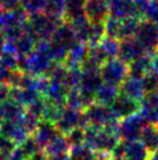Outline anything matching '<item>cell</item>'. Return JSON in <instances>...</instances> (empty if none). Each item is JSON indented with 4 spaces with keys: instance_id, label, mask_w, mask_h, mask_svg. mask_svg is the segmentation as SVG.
I'll use <instances>...</instances> for the list:
<instances>
[{
    "instance_id": "obj_26",
    "label": "cell",
    "mask_w": 158,
    "mask_h": 160,
    "mask_svg": "<svg viewBox=\"0 0 158 160\" xmlns=\"http://www.w3.org/2000/svg\"><path fill=\"white\" fill-rule=\"evenodd\" d=\"M105 36H106L105 22L91 21V26H90V31H88V39H87L88 47H94V46L99 45V42Z\"/></svg>"
},
{
    "instance_id": "obj_52",
    "label": "cell",
    "mask_w": 158,
    "mask_h": 160,
    "mask_svg": "<svg viewBox=\"0 0 158 160\" xmlns=\"http://www.w3.org/2000/svg\"><path fill=\"white\" fill-rule=\"evenodd\" d=\"M110 160H128V159H126L124 157H118V158H112Z\"/></svg>"
},
{
    "instance_id": "obj_31",
    "label": "cell",
    "mask_w": 158,
    "mask_h": 160,
    "mask_svg": "<svg viewBox=\"0 0 158 160\" xmlns=\"http://www.w3.org/2000/svg\"><path fill=\"white\" fill-rule=\"evenodd\" d=\"M66 2V21H72L75 19L85 15L84 4L85 0H65Z\"/></svg>"
},
{
    "instance_id": "obj_24",
    "label": "cell",
    "mask_w": 158,
    "mask_h": 160,
    "mask_svg": "<svg viewBox=\"0 0 158 160\" xmlns=\"http://www.w3.org/2000/svg\"><path fill=\"white\" fill-rule=\"evenodd\" d=\"M36 39L29 33H23L18 40L15 41V50L19 56H27L35 49Z\"/></svg>"
},
{
    "instance_id": "obj_20",
    "label": "cell",
    "mask_w": 158,
    "mask_h": 160,
    "mask_svg": "<svg viewBox=\"0 0 158 160\" xmlns=\"http://www.w3.org/2000/svg\"><path fill=\"white\" fill-rule=\"evenodd\" d=\"M69 90H70V88L66 84H64V83L50 80L49 89L44 97L49 99V101H53V102L61 103V104L66 105V96H67Z\"/></svg>"
},
{
    "instance_id": "obj_23",
    "label": "cell",
    "mask_w": 158,
    "mask_h": 160,
    "mask_svg": "<svg viewBox=\"0 0 158 160\" xmlns=\"http://www.w3.org/2000/svg\"><path fill=\"white\" fill-rule=\"evenodd\" d=\"M0 107L2 110L5 119L8 120H19L26 112V108L16 103L15 101L7 98L2 103H0Z\"/></svg>"
},
{
    "instance_id": "obj_37",
    "label": "cell",
    "mask_w": 158,
    "mask_h": 160,
    "mask_svg": "<svg viewBox=\"0 0 158 160\" xmlns=\"http://www.w3.org/2000/svg\"><path fill=\"white\" fill-rule=\"evenodd\" d=\"M19 146L22 148V151L25 152V154L27 156V158L29 159L33 154H35L36 152L40 151L42 147L39 145V142H36V139L33 136H29V137L27 138V139H25L23 142L19 145Z\"/></svg>"
},
{
    "instance_id": "obj_1",
    "label": "cell",
    "mask_w": 158,
    "mask_h": 160,
    "mask_svg": "<svg viewBox=\"0 0 158 160\" xmlns=\"http://www.w3.org/2000/svg\"><path fill=\"white\" fill-rule=\"evenodd\" d=\"M53 63L55 62L47 54L34 49L29 55L19 58V70L37 77L47 75Z\"/></svg>"
},
{
    "instance_id": "obj_7",
    "label": "cell",
    "mask_w": 158,
    "mask_h": 160,
    "mask_svg": "<svg viewBox=\"0 0 158 160\" xmlns=\"http://www.w3.org/2000/svg\"><path fill=\"white\" fill-rule=\"evenodd\" d=\"M143 54H146V52L135 36L120 40V49H118V58L124 63L129 64L132 61L140 58Z\"/></svg>"
},
{
    "instance_id": "obj_17",
    "label": "cell",
    "mask_w": 158,
    "mask_h": 160,
    "mask_svg": "<svg viewBox=\"0 0 158 160\" xmlns=\"http://www.w3.org/2000/svg\"><path fill=\"white\" fill-rule=\"evenodd\" d=\"M129 67V76L142 78L145 74L152 70V60L150 54H143L140 58H135L134 61L128 64Z\"/></svg>"
},
{
    "instance_id": "obj_12",
    "label": "cell",
    "mask_w": 158,
    "mask_h": 160,
    "mask_svg": "<svg viewBox=\"0 0 158 160\" xmlns=\"http://www.w3.org/2000/svg\"><path fill=\"white\" fill-rule=\"evenodd\" d=\"M107 4H108L110 17H114L120 20H123L129 17L138 18L134 0H107Z\"/></svg>"
},
{
    "instance_id": "obj_25",
    "label": "cell",
    "mask_w": 158,
    "mask_h": 160,
    "mask_svg": "<svg viewBox=\"0 0 158 160\" xmlns=\"http://www.w3.org/2000/svg\"><path fill=\"white\" fill-rule=\"evenodd\" d=\"M47 99V98H45ZM66 105L64 104H61V103H56L53 102V101H49L47 99V104H45V110H44L43 117L42 119L47 120V122H50L53 124H56L59 118H61L62 113L64 111Z\"/></svg>"
},
{
    "instance_id": "obj_44",
    "label": "cell",
    "mask_w": 158,
    "mask_h": 160,
    "mask_svg": "<svg viewBox=\"0 0 158 160\" xmlns=\"http://www.w3.org/2000/svg\"><path fill=\"white\" fill-rule=\"evenodd\" d=\"M21 4V0H0V7L4 11H9L19 7Z\"/></svg>"
},
{
    "instance_id": "obj_40",
    "label": "cell",
    "mask_w": 158,
    "mask_h": 160,
    "mask_svg": "<svg viewBox=\"0 0 158 160\" xmlns=\"http://www.w3.org/2000/svg\"><path fill=\"white\" fill-rule=\"evenodd\" d=\"M67 138V142L72 146H77V145H81L85 142V130L80 129V128H76L72 131H70L67 134H65Z\"/></svg>"
},
{
    "instance_id": "obj_48",
    "label": "cell",
    "mask_w": 158,
    "mask_h": 160,
    "mask_svg": "<svg viewBox=\"0 0 158 160\" xmlns=\"http://www.w3.org/2000/svg\"><path fill=\"white\" fill-rule=\"evenodd\" d=\"M49 160H71V158L69 153H65V154H58V156H50Z\"/></svg>"
},
{
    "instance_id": "obj_13",
    "label": "cell",
    "mask_w": 158,
    "mask_h": 160,
    "mask_svg": "<svg viewBox=\"0 0 158 160\" xmlns=\"http://www.w3.org/2000/svg\"><path fill=\"white\" fill-rule=\"evenodd\" d=\"M140 113L148 123L158 126V91L146 93L141 101Z\"/></svg>"
},
{
    "instance_id": "obj_22",
    "label": "cell",
    "mask_w": 158,
    "mask_h": 160,
    "mask_svg": "<svg viewBox=\"0 0 158 160\" xmlns=\"http://www.w3.org/2000/svg\"><path fill=\"white\" fill-rule=\"evenodd\" d=\"M70 148H71V145L67 142V138H66L65 134L58 133L47 146L44 147V151L47 152V154L50 157V156H58V154L69 153Z\"/></svg>"
},
{
    "instance_id": "obj_36",
    "label": "cell",
    "mask_w": 158,
    "mask_h": 160,
    "mask_svg": "<svg viewBox=\"0 0 158 160\" xmlns=\"http://www.w3.org/2000/svg\"><path fill=\"white\" fill-rule=\"evenodd\" d=\"M45 104H47V99L43 96H40L39 98H36L33 103H30L28 107L26 108V111L31 113V115L39 117L40 119H42L45 110Z\"/></svg>"
},
{
    "instance_id": "obj_53",
    "label": "cell",
    "mask_w": 158,
    "mask_h": 160,
    "mask_svg": "<svg viewBox=\"0 0 158 160\" xmlns=\"http://www.w3.org/2000/svg\"><path fill=\"white\" fill-rule=\"evenodd\" d=\"M0 160H6V157L4 154H1V153H0Z\"/></svg>"
},
{
    "instance_id": "obj_27",
    "label": "cell",
    "mask_w": 158,
    "mask_h": 160,
    "mask_svg": "<svg viewBox=\"0 0 158 160\" xmlns=\"http://www.w3.org/2000/svg\"><path fill=\"white\" fill-rule=\"evenodd\" d=\"M142 19L137 17H129L121 20V32H120V40L134 38L137 32V28L140 26Z\"/></svg>"
},
{
    "instance_id": "obj_33",
    "label": "cell",
    "mask_w": 158,
    "mask_h": 160,
    "mask_svg": "<svg viewBox=\"0 0 158 160\" xmlns=\"http://www.w3.org/2000/svg\"><path fill=\"white\" fill-rule=\"evenodd\" d=\"M106 35L110 38H115L120 40V32H121V20L114 17H108L105 20Z\"/></svg>"
},
{
    "instance_id": "obj_30",
    "label": "cell",
    "mask_w": 158,
    "mask_h": 160,
    "mask_svg": "<svg viewBox=\"0 0 158 160\" xmlns=\"http://www.w3.org/2000/svg\"><path fill=\"white\" fill-rule=\"evenodd\" d=\"M71 160H95L97 153L85 144L72 146L69 151Z\"/></svg>"
},
{
    "instance_id": "obj_19",
    "label": "cell",
    "mask_w": 158,
    "mask_h": 160,
    "mask_svg": "<svg viewBox=\"0 0 158 160\" xmlns=\"http://www.w3.org/2000/svg\"><path fill=\"white\" fill-rule=\"evenodd\" d=\"M149 150L143 145L141 140L126 142L124 158L128 160H148L150 157Z\"/></svg>"
},
{
    "instance_id": "obj_51",
    "label": "cell",
    "mask_w": 158,
    "mask_h": 160,
    "mask_svg": "<svg viewBox=\"0 0 158 160\" xmlns=\"http://www.w3.org/2000/svg\"><path fill=\"white\" fill-rule=\"evenodd\" d=\"M148 160H158V157L156 156V154H154V153H151Z\"/></svg>"
},
{
    "instance_id": "obj_45",
    "label": "cell",
    "mask_w": 158,
    "mask_h": 160,
    "mask_svg": "<svg viewBox=\"0 0 158 160\" xmlns=\"http://www.w3.org/2000/svg\"><path fill=\"white\" fill-rule=\"evenodd\" d=\"M9 85L6 83H0V103H2L5 99L8 98Z\"/></svg>"
},
{
    "instance_id": "obj_32",
    "label": "cell",
    "mask_w": 158,
    "mask_h": 160,
    "mask_svg": "<svg viewBox=\"0 0 158 160\" xmlns=\"http://www.w3.org/2000/svg\"><path fill=\"white\" fill-rule=\"evenodd\" d=\"M66 107L72 108V109H77V110H85L83 103V98L80 95V90L79 88H71L67 92L66 96Z\"/></svg>"
},
{
    "instance_id": "obj_10",
    "label": "cell",
    "mask_w": 158,
    "mask_h": 160,
    "mask_svg": "<svg viewBox=\"0 0 158 160\" xmlns=\"http://www.w3.org/2000/svg\"><path fill=\"white\" fill-rule=\"evenodd\" d=\"M88 45L86 42H81V41L76 40L69 48V53L66 56V60L64 64L69 69H73V68H80L84 61L87 58L88 56Z\"/></svg>"
},
{
    "instance_id": "obj_41",
    "label": "cell",
    "mask_w": 158,
    "mask_h": 160,
    "mask_svg": "<svg viewBox=\"0 0 158 160\" xmlns=\"http://www.w3.org/2000/svg\"><path fill=\"white\" fill-rule=\"evenodd\" d=\"M144 19L158 26V0H150L145 11Z\"/></svg>"
},
{
    "instance_id": "obj_50",
    "label": "cell",
    "mask_w": 158,
    "mask_h": 160,
    "mask_svg": "<svg viewBox=\"0 0 158 160\" xmlns=\"http://www.w3.org/2000/svg\"><path fill=\"white\" fill-rule=\"evenodd\" d=\"M5 120V117H4V113H2V110H1V107H0V125L1 123Z\"/></svg>"
},
{
    "instance_id": "obj_28",
    "label": "cell",
    "mask_w": 158,
    "mask_h": 160,
    "mask_svg": "<svg viewBox=\"0 0 158 160\" xmlns=\"http://www.w3.org/2000/svg\"><path fill=\"white\" fill-rule=\"evenodd\" d=\"M43 12L50 17L65 19L66 2L65 0H48Z\"/></svg>"
},
{
    "instance_id": "obj_8",
    "label": "cell",
    "mask_w": 158,
    "mask_h": 160,
    "mask_svg": "<svg viewBox=\"0 0 158 160\" xmlns=\"http://www.w3.org/2000/svg\"><path fill=\"white\" fill-rule=\"evenodd\" d=\"M0 133L12 139L15 145H20L25 139L30 136V133L25 129L22 125L21 119L19 120H8L5 119L0 125Z\"/></svg>"
},
{
    "instance_id": "obj_3",
    "label": "cell",
    "mask_w": 158,
    "mask_h": 160,
    "mask_svg": "<svg viewBox=\"0 0 158 160\" xmlns=\"http://www.w3.org/2000/svg\"><path fill=\"white\" fill-rule=\"evenodd\" d=\"M146 124H148V122L144 119V117L141 115L140 112L126 117L120 120V123H118V138L124 142L140 140L142 130Z\"/></svg>"
},
{
    "instance_id": "obj_34",
    "label": "cell",
    "mask_w": 158,
    "mask_h": 160,
    "mask_svg": "<svg viewBox=\"0 0 158 160\" xmlns=\"http://www.w3.org/2000/svg\"><path fill=\"white\" fill-rule=\"evenodd\" d=\"M47 1L48 0H21L20 6L28 14H35L43 12Z\"/></svg>"
},
{
    "instance_id": "obj_55",
    "label": "cell",
    "mask_w": 158,
    "mask_h": 160,
    "mask_svg": "<svg viewBox=\"0 0 158 160\" xmlns=\"http://www.w3.org/2000/svg\"><path fill=\"white\" fill-rule=\"evenodd\" d=\"M27 160H30V159H27Z\"/></svg>"
},
{
    "instance_id": "obj_49",
    "label": "cell",
    "mask_w": 158,
    "mask_h": 160,
    "mask_svg": "<svg viewBox=\"0 0 158 160\" xmlns=\"http://www.w3.org/2000/svg\"><path fill=\"white\" fill-rule=\"evenodd\" d=\"M4 43H5V36H4L2 31L0 29V54L2 53V47H4Z\"/></svg>"
},
{
    "instance_id": "obj_5",
    "label": "cell",
    "mask_w": 158,
    "mask_h": 160,
    "mask_svg": "<svg viewBox=\"0 0 158 160\" xmlns=\"http://www.w3.org/2000/svg\"><path fill=\"white\" fill-rule=\"evenodd\" d=\"M84 112H85V115L90 122V125L95 126V128H100V129L105 128L106 125L113 119H118L112 113L109 107L102 105V104L97 102H94L88 108H86Z\"/></svg>"
},
{
    "instance_id": "obj_9",
    "label": "cell",
    "mask_w": 158,
    "mask_h": 160,
    "mask_svg": "<svg viewBox=\"0 0 158 160\" xmlns=\"http://www.w3.org/2000/svg\"><path fill=\"white\" fill-rule=\"evenodd\" d=\"M83 112L84 110H77V109L65 107L61 118L55 124L58 132L62 134H67L73 129L79 128V123H80V118H81Z\"/></svg>"
},
{
    "instance_id": "obj_15",
    "label": "cell",
    "mask_w": 158,
    "mask_h": 160,
    "mask_svg": "<svg viewBox=\"0 0 158 160\" xmlns=\"http://www.w3.org/2000/svg\"><path fill=\"white\" fill-rule=\"evenodd\" d=\"M58 133L59 132H58L56 125L50 123V122L41 119L37 129L31 133V136L35 138L40 146L42 147V148H44Z\"/></svg>"
},
{
    "instance_id": "obj_2",
    "label": "cell",
    "mask_w": 158,
    "mask_h": 160,
    "mask_svg": "<svg viewBox=\"0 0 158 160\" xmlns=\"http://www.w3.org/2000/svg\"><path fill=\"white\" fill-rule=\"evenodd\" d=\"M100 75L104 82L120 87L129 76V67L118 58H109L100 67Z\"/></svg>"
},
{
    "instance_id": "obj_21",
    "label": "cell",
    "mask_w": 158,
    "mask_h": 160,
    "mask_svg": "<svg viewBox=\"0 0 158 160\" xmlns=\"http://www.w3.org/2000/svg\"><path fill=\"white\" fill-rule=\"evenodd\" d=\"M140 140L143 142L150 153H154L158 148V126L151 123H148L145 125L142 133H141Z\"/></svg>"
},
{
    "instance_id": "obj_38",
    "label": "cell",
    "mask_w": 158,
    "mask_h": 160,
    "mask_svg": "<svg viewBox=\"0 0 158 160\" xmlns=\"http://www.w3.org/2000/svg\"><path fill=\"white\" fill-rule=\"evenodd\" d=\"M19 56L18 54L11 53V52H2L0 54V62L4 64L9 70H16L19 69Z\"/></svg>"
},
{
    "instance_id": "obj_11",
    "label": "cell",
    "mask_w": 158,
    "mask_h": 160,
    "mask_svg": "<svg viewBox=\"0 0 158 160\" xmlns=\"http://www.w3.org/2000/svg\"><path fill=\"white\" fill-rule=\"evenodd\" d=\"M84 11L90 21L105 22L106 19L109 17L107 0H85Z\"/></svg>"
},
{
    "instance_id": "obj_42",
    "label": "cell",
    "mask_w": 158,
    "mask_h": 160,
    "mask_svg": "<svg viewBox=\"0 0 158 160\" xmlns=\"http://www.w3.org/2000/svg\"><path fill=\"white\" fill-rule=\"evenodd\" d=\"M16 145H15V142L12 139H9L6 136L0 133V153L1 154H4L7 158V156L13 151V148Z\"/></svg>"
},
{
    "instance_id": "obj_16",
    "label": "cell",
    "mask_w": 158,
    "mask_h": 160,
    "mask_svg": "<svg viewBox=\"0 0 158 160\" xmlns=\"http://www.w3.org/2000/svg\"><path fill=\"white\" fill-rule=\"evenodd\" d=\"M40 92L35 89H25V88H19V87H9L8 98L15 101L16 103L27 108L30 103H33L36 98H39Z\"/></svg>"
},
{
    "instance_id": "obj_47",
    "label": "cell",
    "mask_w": 158,
    "mask_h": 160,
    "mask_svg": "<svg viewBox=\"0 0 158 160\" xmlns=\"http://www.w3.org/2000/svg\"><path fill=\"white\" fill-rule=\"evenodd\" d=\"M151 60H152V70L158 74V48L151 55Z\"/></svg>"
},
{
    "instance_id": "obj_18",
    "label": "cell",
    "mask_w": 158,
    "mask_h": 160,
    "mask_svg": "<svg viewBox=\"0 0 158 160\" xmlns=\"http://www.w3.org/2000/svg\"><path fill=\"white\" fill-rule=\"evenodd\" d=\"M118 95H120V87L104 82L95 92V102L100 103L102 105L110 107V104L114 102Z\"/></svg>"
},
{
    "instance_id": "obj_54",
    "label": "cell",
    "mask_w": 158,
    "mask_h": 160,
    "mask_svg": "<svg viewBox=\"0 0 158 160\" xmlns=\"http://www.w3.org/2000/svg\"><path fill=\"white\" fill-rule=\"evenodd\" d=\"M154 154H156V156L158 157V148H157V150H156V151L154 152Z\"/></svg>"
},
{
    "instance_id": "obj_35",
    "label": "cell",
    "mask_w": 158,
    "mask_h": 160,
    "mask_svg": "<svg viewBox=\"0 0 158 160\" xmlns=\"http://www.w3.org/2000/svg\"><path fill=\"white\" fill-rule=\"evenodd\" d=\"M142 83L146 93L158 91V74L154 70L149 71L142 77Z\"/></svg>"
},
{
    "instance_id": "obj_39",
    "label": "cell",
    "mask_w": 158,
    "mask_h": 160,
    "mask_svg": "<svg viewBox=\"0 0 158 160\" xmlns=\"http://www.w3.org/2000/svg\"><path fill=\"white\" fill-rule=\"evenodd\" d=\"M40 122H41V119H40L39 117L31 115V113H29V112H27V111L25 112V115L21 117L22 125L25 126V129H26L30 134L37 129Z\"/></svg>"
},
{
    "instance_id": "obj_4",
    "label": "cell",
    "mask_w": 158,
    "mask_h": 160,
    "mask_svg": "<svg viewBox=\"0 0 158 160\" xmlns=\"http://www.w3.org/2000/svg\"><path fill=\"white\" fill-rule=\"evenodd\" d=\"M135 38L143 46L146 54L152 55L158 48V26L145 19H142Z\"/></svg>"
},
{
    "instance_id": "obj_46",
    "label": "cell",
    "mask_w": 158,
    "mask_h": 160,
    "mask_svg": "<svg viewBox=\"0 0 158 160\" xmlns=\"http://www.w3.org/2000/svg\"><path fill=\"white\" fill-rule=\"evenodd\" d=\"M30 160H49V156L47 154V152L44 151V148H41L40 151H37L35 154L29 158Z\"/></svg>"
},
{
    "instance_id": "obj_14",
    "label": "cell",
    "mask_w": 158,
    "mask_h": 160,
    "mask_svg": "<svg viewBox=\"0 0 158 160\" xmlns=\"http://www.w3.org/2000/svg\"><path fill=\"white\" fill-rule=\"evenodd\" d=\"M120 92L128 97L134 98L138 102H141L146 95L143 83H142V78H137L132 76H128L123 81L122 84L120 85Z\"/></svg>"
},
{
    "instance_id": "obj_43",
    "label": "cell",
    "mask_w": 158,
    "mask_h": 160,
    "mask_svg": "<svg viewBox=\"0 0 158 160\" xmlns=\"http://www.w3.org/2000/svg\"><path fill=\"white\" fill-rule=\"evenodd\" d=\"M28 158H27V156L25 154V152L22 151V148L19 145H16V146L13 148V151L9 153L8 156H7V158H6V160H27Z\"/></svg>"
},
{
    "instance_id": "obj_6",
    "label": "cell",
    "mask_w": 158,
    "mask_h": 160,
    "mask_svg": "<svg viewBox=\"0 0 158 160\" xmlns=\"http://www.w3.org/2000/svg\"><path fill=\"white\" fill-rule=\"evenodd\" d=\"M109 108L115 118L121 120L126 117H129L134 113L140 112L141 102L120 92V95L115 98V101L110 104Z\"/></svg>"
},
{
    "instance_id": "obj_29",
    "label": "cell",
    "mask_w": 158,
    "mask_h": 160,
    "mask_svg": "<svg viewBox=\"0 0 158 160\" xmlns=\"http://www.w3.org/2000/svg\"><path fill=\"white\" fill-rule=\"evenodd\" d=\"M99 47L105 53L107 58H118V49H120V40L115 39V38H110V36L106 35L102 40L99 42Z\"/></svg>"
}]
</instances>
